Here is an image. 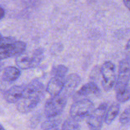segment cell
Returning a JSON list of instances; mask_svg holds the SVG:
<instances>
[{
    "instance_id": "1",
    "label": "cell",
    "mask_w": 130,
    "mask_h": 130,
    "mask_svg": "<svg viewBox=\"0 0 130 130\" xmlns=\"http://www.w3.org/2000/svg\"><path fill=\"white\" fill-rule=\"evenodd\" d=\"M44 96V86L41 81L33 79L26 86L21 99L16 103L17 110L27 114L34 110Z\"/></svg>"
},
{
    "instance_id": "2",
    "label": "cell",
    "mask_w": 130,
    "mask_h": 130,
    "mask_svg": "<svg viewBox=\"0 0 130 130\" xmlns=\"http://www.w3.org/2000/svg\"><path fill=\"white\" fill-rule=\"evenodd\" d=\"M44 58V50L37 48L31 52H22L17 55L15 60L16 65L21 69H30L38 67Z\"/></svg>"
},
{
    "instance_id": "3",
    "label": "cell",
    "mask_w": 130,
    "mask_h": 130,
    "mask_svg": "<svg viewBox=\"0 0 130 130\" xmlns=\"http://www.w3.org/2000/svg\"><path fill=\"white\" fill-rule=\"evenodd\" d=\"M68 95L61 91L57 95L52 96L46 102L44 106V114L47 118H55L62 113L66 107Z\"/></svg>"
},
{
    "instance_id": "4",
    "label": "cell",
    "mask_w": 130,
    "mask_h": 130,
    "mask_svg": "<svg viewBox=\"0 0 130 130\" xmlns=\"http://www.w3.org/2000/svg\"><path fill=\"white\" fill-rule=\"evenodd\" d=\"M94 110V104L88 99H82L75 102L70 110L71 118L76 121H81L88 118Z\"/></svg>"
},
{
    "instance_id": "5",
    "label": "cell",
    "mask_w": 130,
    "mask_h": 130,
    "mask_svg": "<svg viewBox=\"0 0 130 130\" xmlns=\"http://www.w3.org/2000/svg\"><path fill=\"white\" fill-rule=\"evenodd\" d=\"M107 110V104L103 103L94 109L87 118V125L91 129H100L105 122V114Z\"/></svg>"
},
{
    "instance_id": "6",
    "label": "cell",
    "mask_w": 130,
    "mask_h": 130,
    "mask_svg": "<svg viewBox=\"0 0 130 130\" xmlns=\"http://www.w3.org/2000/svg\"><path fill=\"white\" fill-rule=\"evenodd\" d=\"M100 72L102 76V87L104 90L110 91L115 85L116 81V66L110 61H106L101 67Z\"/></svg>"
},
{
    "instance_id": "7",
    "label": "cell",
    "mask_w": 130,
    "mask_h": 130,
    "mask_svg": "<svg viewBox=\"0 0 130 130\" xmlns=\"http://www.w3.org/2000/svg\"><path fill=\"white\" fill-rule=\"evenodd\" d=\"M26 44L20 41H13L0 45V61L6 58L17 56L24 52Z\"/></svg>"
},
{
    "instance_id": "8",
    "label": "cell",
    "mask_w": 130,
    "mask_h": 130,
    "mask_svg": "<svg viewBox=\"0 0 130 130\" xmlns=\"http://www.w3.org/2000/svg\"><path fill=\"white\" fill-rule=\"evenodd\" d=\"M130 79V64L129 57L124 58L119 62L118 76L115 83V88L129 85Z\"/></svg>"
},
{
    "instance_id": "9",
    "label": "cell",
    "mask_w": 130,
    "mask_h": 130,
    "mask_svg": "<svg viewBox=\"0 0 130 130\" xmlns=\"http://www.w3.org/2000/svg\"><path fill=\"white\" fill-rule=\"evenodd\" d=\"M24 89V85H15L11 87L4 95L5 100L9 104H16L21 99Z\"/></svg>"
},
{
    "instance_id": "10",
    "label": "cell",
    "mask_w": 130,
    "mask_h": 130,
    "mask_svg": "<svg viewBox=\"0 0 130 130\" xmlns=\"http://www.w3.org/2000/svg\"><path fill=\"white\" fill-rule=\"evenodd\" d=\"M65 78L57 77V76H52L47 85L46 89L47 92L52 96L60 93L63 88Z\"/></svg>"
},
{
    "instance_id": "11",
    "label": "cell",
    "mask_w": 130,
    "mask_h": 130,
    "mask_svg": "<svg viewBox=\"0 0 130 130\" xmlns=\"http://www.w3.org/2000/svg\"><path fill=\"white\" fill-rule=\"evenodd\" d=\"M80 82L81 77L78 74H71L65 78L64 86L62 91L69 95L79 86Z\"/></svg>"
},
{
    "instance_id": "12",
    "label": "cell",
    "mask_w": 130,
    "mask_h": 130,
    "mask_svg": "<svg viewBox=\"0 0 130 130\" xmlns=\"http://www.w3.org/2000/svg\"><path fill=\"white\" fill-rule=\"evenodd\" d=\"M100 89L94 82H89L82 86L77 92L79 96H87L90 95L99 96L100 95Z\"/></svg>"
},
{
    "instance_id": "13",
    "label": "cell",
    "mask_w": 130,
    "mask_h": 130,
    "mask_svg": "<svg viewBox=\"0 0 130 130\" xmlns=\"http://www.w3.org/2000/svg\"><path fill=\"white\" fill-rule=\"evenodd\" d=\"M20 74V71L18 68L13 66H8L4 70L2 79L5 82L12 83L19 78Z\"/></svg>"
},
{
    "instance_id": "14",
    "label": "cell",
    "mask_w": 130,
    "mask_h": 130,
    "mask_svg": "<svg viewBox=\"0 0 130 130\" xmlns=\"http://www.w3.org/2000/svg\"><path fill=\"white\" fill-rule=\"evenodd\" d=\"M120 111V105L118 103H114L107 110L105 114V122L107 124H111L116 119Z\"/></svg>"
},
{
    "instance_id": "15",
    "label": "cell",
    "mask_w": 130,
    "mask_h": 130,
    "mask_svg": "<svg viewBox=\"0 0 130 130\" xmlns=\"http://www.w3.org/2000/svg\"><path fill=\"white\" fill-rule=\"evenodd\" d=\"M116 99L119 102L124 103L128 101L130 96L129 85L124 87L116 89Z\"/></svg>"
},
{
    "instance_id": "16",
    "label": "cell",
    "mask_w": 130,
    "mask_h": 130,
    "mask_svg": "<svg viewBox=\"0 0 130 130\" xmlns=\"http://www.w3.org/2000/svg\"><path fill=\"white\" fill-rule=\"evenodd\" d=\"M55 118H48L49 119L43 122L41 126L42 129H58L60 124V120L54 119Z\"/></svg>"
},
{
    "instance_id": "17",
    "label": "cell",
    "mask_w": 130,
    "mask_h": 130,
    "mask_svg": "<svg viewBox=\"0 0 130 130\" xmlns=\"http://www.w3.org/2000/svg\"><path fill=\"white\" fill-rule=\"evenodd\" d=\"M68 68L64 65H58L57 66H54L52 70V76L65 78L68 72Z\"/></svg>"
},
{
    "instance_id": "18",
    "label": "cell",
    "mask_w": 130,
    "mask_h": 130,
    "mask_svg": "<svg viewBox=\"0 0 130 130\" xmlns=\"http://www.w3.org/2000/svg\"><path fill=\"white\" fill-rule=\"evenodd\" d=\"M62 129H80V125L78 122L72 118L67 119L65 121L62 125Z\"/></svg>"
},
{
    "instance_id": "19",
    "label": "cell",
    "mask_w": 130,
    "mask_h": 130,
    "mask_svg": "<svg viewBox=\"0 0 130 130\" xmlns=\"http://www.w3.org/2000/svg\"><path fill=\"white\" fill-rule=\"evenodd\" d=\"M130 110L129 108L128 107L123 112L119 118V123L122 126H127L129 124L130 120Z\"/></svg>"
},
{
    "instance_id": "20",
    "label": "cell",
    "mask_w": 130,
    "mask_h": 130,
    "mask_svg": "<svg viewBox=\"0 0 130 130\" xmlns=\"http://www.w3.org/2000/svg\"><path fill=\"white\" fill-rule=\"evenodd\" d=\"M5 10H4V9L2 7L0 6V19H3V18L5 17Z\"/></svg>"
},
{
    "instance_id": "21",
    "label": "cell",
    "mask_w": 130,
    "mask_h": 130,
    "mask_svg": "<svg viewBox=\"0 0 130 130\" xmlns=\"http://www.w3.org/2000/svg\"><path fill=\"white\" fill-rule=\"evenodd\" d=\"M129 2L130 0H123V3H124V5L126 6V8L128 9H129Z\"/></svg>"
},
{
    "instance_id": "22",
    "label": "cell",
    "mask_w": 130,
    "mask_h": 130,
    "mask_svg": "<svg viewBox=\"0 0 130 130\" xmlns=\"http://www.w3.org/2000/svg\"><path fill=\"white\" fill-rule=\"evenodd\" d=\"M3 66H4V63H2V62L0 61V72L2 71V69H3Z\"/></svg>"
},
{
    "instance_id": "23",
    "label": "cell",
    "mask_w": 130,
    "mask_h": 130,
    "mask_svg": "<svg viewBox=\"0 0 130 130\" xmlns=\"http://www.w3.org/2000/svg\"><path fill=\"white\" fill-rule=\"evenodd\" d=\"M3 39V36L1 35V34L0 33V45H1V43H2Z\"/></svg>"
},
{
    "instance_id": "24",
    "label": "cell",
    "mask_w": 130,
    "mask_h": 130,
    "mask_svg": "<svg viewBox=\"0 0 130 130\" xmlns=\"http://www.w3.org/2000/svg\"><path fill=\"white\" fill-rule=\"evenodd\" d=\"M129 41H128V43H127V45H126V50H129Z\"/></svg>"
},
{
    "instance_id": "25",
    "label": "cell",
    "mask_w": 130,
    "mask_h": 130,
    "mask_svg": "<svg viewBox=\"0 0 130 130\" xmlns=\"http://www.w3.org/2000/svg\"><path fill=\"white\" fill-rule=\"evenodd\" d=\"M5 128H3V126L2 125H1V124H0V130H2V129H4Z\"/></svg>"
}]
</instances>
